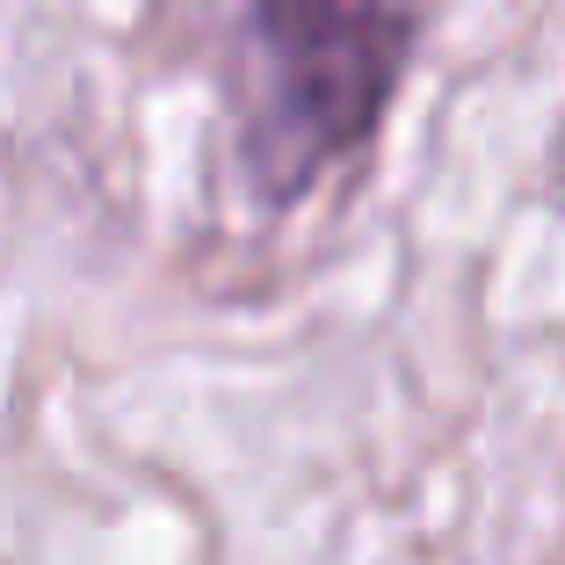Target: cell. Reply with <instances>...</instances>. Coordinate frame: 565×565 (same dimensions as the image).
<instances>
[{
	"label": "cell",
	"instance_id": "cell-1",
	"mask_svg": "<svg viewBox=\"0 0 565 565\" xmlns=\"http://www.w3.org/2000/svg\"><path fill=\"white\" fill-rule=\"evenodd\" d=\"M239 182L298 211L377 138L420 44V0H247L239 30Z\"/></svg>",
	"mask_w": 565,
	"mask_h": 565
},
{
	"label": "cell",
	"instance_id": "cell-2",
	"mask_svg": "<svg viewBox=\"0 0 565 565\" xmlns=\"http://www.w3.org/2000/svg\"><path fill=\"white\" fill-rule=\"evenodd\" d=\"M551 189L565 196V124H558V138H551Z\"/></svg>",
	"mask_w": 565,
	"mask_h": 565
}]
</instances>
